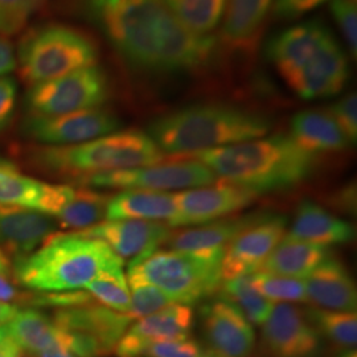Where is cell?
Wrapping results in <instances>:
<instances>
[{"label":"cell","mask_w":357,"mask_h":357,"mask_svg":"<svg viewBox=\"0 0 357 357\" xmlns=\"http://www.w3.org/2000/svg\"><path fill=\"white\" fill-rule=\"evenodd\" d=\"M17 100V84L11 76H0V132L13 119Z\"/></svg>","instance_id":"cell-41"},{"label":"cell","mask_w":357,"mask_h":357,"mask_svg":"<svg viewBox=\"0 0 357 357\" xmlns=\"http://www.w3.org/2000/svg\"><path fill=\"white\" fill-rule=\"evenodd\" d=\"M16 68V57L13 44L0 36V76H6Z\"/></svg>","instance_id":"cell-43"},{"label":"cell","mask_w":357,"mask_h":357,"mask_svg":"<svg viewBox=\"0 0 357 357\" xmlns=\"http://www.w3.org/2000/svg\"><path fill=\"white\" fill-rule=\"evenodd\" d=\"M327 0H302L298 8V17L305 15V13H310L315 8H318L321 4H324Z\"/></svg>","instance_id":"cell-48"},{"label":"cell","mask_w":357,"mask_h":357,"mask_svg":"<svg viewBox=\"0 0 357 357\" xmlns=\"http://www.w3.org/2000/svg\"><path fill=\"white\" fill-rule=\"evenodd\" d=\"M85 290L102 306L118 312L128 314L130 307V290L122 268L102 271L98 277L85 286Z\"/></svg>","instance_id":"cell-34"},{"label":"cell","mask_w":357,"mask_h":357,"mask_svg":"<svg viewBox=\"0 0 357 357\" xmlns=\"http://www.w3.org/2000/svg\"><path fill=\"white\" fill-rule=\"evenodd\" d=\"M287 220L268 213L224 248L222 281L258 271L286 234Z\"/></svg>","instance_id":"cell-14"},{"label":"cell","mask_w":357,"mask_h":357,"mask_svg":"<svg viewBox=\"0 0 357 357\" xmlns=\"http://www.w3.org/2000/svg\"><path fill=\"white\" fill-rule=\"evenodd\" d=\"M56 234L52 217L20 205L0 204V245L15 259L32 255Z\"/></svg>","instance_id":"cell-20"},{"label":"cell","mask_w":357,"mask_h":357,"mask_svg":"<svg viewBox=\"0 0 357 357\" xmlns=\"http://www.w3.org/2000/svg\"><path fill=\"white\" fill-rule=\"evenodd\" d=\"M130 307L128 314L132 319H142L171 305H176L165 291L141 277L128 273Z\"/></svg>","instance_id":"cell-36"},{"label":"cell","mask_w":357,"mask_h":357,"mask_svg":"<svg viewBox=\"0 0 357 357\" xmlns=\"http://www.w3.org/2000/svg\"><path fill=\"white\" fill-rule=\"evenodd\" d=\"M302 0H273V11L281 19H296Z\"/></svg>","instance_id":"cell-45"},{"label":"cell","mask_w":357,"mask_h":357,"mask_svg":"<svg viewBox=\"0 0 357 357\" xmlns=\"http://www.w3.org/2000/svg\"><path fill=\"white\" fill-rule=\"evenodd\" d=\"M17 312H19V307L16 305L0 302V326L8 324Z\"/></svg>","instance_id":"cell-47"},{"label":"cell","mask_w":357,"mask_h":357,"mask_svg":"<svg viewBox=\"0 0 357 357\" xmlns=\"http://www.w3.org/2000/svg\"><path fill=\"white\" fill-rule=\"evenodd\" d=\"M109 97L110 79L106 70L91 65L32 85L24 102L29 115L54 116L101 107Z\"/></svg>","instance_id":"cell-8"},{"label":"cell","mask_w":357,"mask_h":357,"mask_svg":"<svg viewBox=\"0 0 357 357\" xmlns=\"http://www.w3.org/2000/svg\"><path fill=\"white\" fill-rule=\"evenodd\" d=\"M121 121L113 112L96 107L54 116L28 115L23 134L45 146H72L93 141L118 131Z\"/></svg>","instance_id":"cell-10"},{"label":"cell","mask_w":357,"mask_h":357,"mask_svg":"<svg viewBox=\"0 0 357 357\" xmlns=\"http://www.w3.org/2000/svg\"><path fill=\"white\" fill-rule=\"evenodd\" d=\"M41 181L28 178L8 162L0 160V204L36 209Z\"/></svg>","instance_id":"cell-33"},{"label":"cell","mask_w":357,"mask_h":357,"mask_svg":"<svg viewBox=\"0 0 357 357\" xmlns=\"http://www.w3.org/2000/svg\"><path fill=\"white\" fill-rule=\"evenodd\" d=\"M262 347L268 357H320L323 337L305 311L278 303L262 324Z\"/></svg>","instance_id":"cell-11"},{"label":"cell","mask_w":357,"mask_h":357,"mask_svg":"<svg viewBox=\"0 0 357 357\" xmlns=\"http://www.w3.org/2000/svg\"><path fill=\"white\" fill-rule=\"evenodd\" d=\"M29 158L50 174L79 178L159 165L165 160V153L147 132L125 130L79 144L38 147Z\"/></svg>","instance_id":"cell-5"},{"label":"cell","mask_w":357,"mask_h":357,"mask_svg":"<svg viewBox=\"0 0 357 357\" xmlns=\"http://www.w3.org/2000/svg\"><path fill=\"white\" fill-rule=\"evenodd\" d=\"M224 248L156 250L131 261L128 273L153 283L178 305L192 306L216 293L222 283Z\"/></svg>","instance_id":"cell-6"},{"label":"cell","mask_w":357,"mask_h":357,"mask_svg":"<svg viewBox=\"0 0 357 357\" xmlns=\"http://www.w3.org/2000/svg\"><path fill=\"white\" fill-rule=\"evenodd\" d=\"M0 357H22V348L13 340L7 326H0Z\"/></svg>","instance_id":"cell-44"},{"label":"cell","mask_w":357,"mask_h":357,"mask_svg":"<svg viewBox=\"0 0 357 357\" xmlns=\"http://www.w3.org/2000/svg\"><path fill=\"white\" fill-rule=\"evenodd\" d=\"M193 310L187 305H171L128 327L114 348L116 357H142L155 343L191 337Z\"/></svg>","instance_id":"cell-17"},{"label":"cell","mask_w":357,"mask_h":357,"mask_svg":"<svg viewBox=\"0 0 357 357\" xmlns=\"http://www.w3.org/2000/svg\"><path fill=\"white\" fill-rule=\"evenodd\" d=\"M132 318L102 305H84L59 310L53 321L68 331L81 333L100 345L103 355L114 351Z\"/></svg>","instance_id":"cell-21"},{"label":"cell","mask_w":357,"mask_h":357,"mask_svg":"<svg viewBox=\"0 0 357 357\" xmlns=\"http://www.w3.org/2000/svg\"><path fill=\"white\" fill-rule=\"evenodd\" d=\"M305 312L321 337H327L333 344L344 349L355 348L357 343L356 312L331 311L318 307L306 310Z\"/></svg>","instance_id":"cell-32"},{"label":"cell","mask_w":357,"mask_h":357,"mask_svg":"<svg viewBox=\"0 0 357 357\" xmlns=\"http://www.w3.org/2000/svg\"><path fill=\"white\" fill-rule=\"evenodd\" d=\"M77 8L141 75H193L215 61L217 38L193 33L163 0H77Z\"/></svg>","instance_id":"cell-1"},{"label":"cell","mask_w":357,"mask_h":357,"mask_svg":"<svg viewBox=\"0 0 357 357\" xmlns=\"http://www.w3.org/2000/svg\"><path fill=\"white\" fill-rule=\"evenodd\" d=\"M167 8L193 33L206 35L216 28L227 0H163Z\"/></svg>","instance_id":"cell-31"},{"label":"cell","mask_w":357,"mask_h":357,"mask_svg":"<svg viewBox=\"0 0 357 357\" xmlns=\"http://www.w3.org/2000/svg\"><path fill=\"white\" fill-rule=\"evenodd\" d=\"M29 294L20 293L13 282L7 278V274H0V302L13 303L19 301H28Z\"/></svg>","instance_id":"cell-42"},{"label":"cell","mask_w":357,"mask_h":357,"mask_svg":"<svg viewBox=\"0 0 357 357\" xmlns=\"http://www.w3.org/2000/svg\"><path fill=\"white\" fill-rule=\"evenodd\" d=\"M15 57L20 76L32 86L97 65L100 48L75 26L45 24L26 32Z\"/></svg>","instance_id":"cell-7"},{"label":"cell","mask_w":357,"mask_h":357,"mask_svg":"<svg viewBox=\"0 0 357 357\" xmlns=\"http://www.w3.org/2000/svg\"><path fill=\"white\" fill-rule=\"evenodd\" d=\"M268 215L249 213L245 216L220 218L216 221L193 227L191 229L171 233L167 246L172 250H208L225 248L243 230L249 228Z\"/></svg>","instance_id":"cell-24"},{"label":"cell","mask_w":357,"mask_h":357,"mask_svg":"<svg viewBox=\"0 0 357 357\" xmlns=\"http://www.w3.org/2000/svg\"><path fill=\"white\" fill-rule=\"evenodd\" d=\"M250 282L255 290L268 301L280 303L307 302L306 284L302 278L286 277L268 271H255L250 274Z\"/></svg>","instance_id":"cell-35"},{"label":"cell","mask_w":357,"mask_h":357,"mask_svg":"<svg viewBox=\"0 0 357 357\" xmlns=\"http://www.w3.org/2000/svg\"><path fill=\"white\" fill-rule=\"evenodd\" d=\"M328 114L331 115L336 125L343 131L349 143L355 144L357 139V96L348 93L340 100L330 106Z\"/></svg>","instance_id":"cell-40"},{"label":"cell","mask_w":357,"mask_h":357,"mask_svg":"<svg viewBox=\"0 0 357 357\" xmlns=\"http://www.w3.org/2000/svg\"><path fill=\"white\" fill-rule=\"evenodd\" d=\"M8 271H10V262L0 249V274H8Z\"/></svg>","instance_id":"cell-49"},{"label":"cell","mask_w":357,"mask_h":357,"mask_svg":"<svg viewBox=\"0 0 357 357\" xmlns=\"http://www.w3.org/2000/svg\"><path fill=\"white\" fill-rule=\"evenodd\" d=\"M123 259L106 243L77 236L56 234L36 252L15 259L13 274L22 286L38 293H64L85 286Z\"/></svg>","instance_id":"cell-4"},{"label":"cell","mask_w":357,"mask_h":357,"mask_svg":"<svg viewBox=\"0 0 357 357\" xmlns=\"http://www.w3.org/2000/svg\"><path fill=\"white\" fill-rule=\"evenodd\" d=\"M60 327V326H59ZM63 330V340L60 342V344L53 347L50 351L47 352H43L36 357H77L70 349H69V345H68V337H66V332L64 328Z\"/></svg>","instance_id":"cell-46"},{"label":"cell","mask_w":357,"mask_h":357,"mask_svg":"<svg viewBox=\"0 0 357 357\" xmlns=\"http://www.w3.org/2000/svg\"><path fill=\"white\" fill-rule=\"evenodd\" d=\"M176 213L175 195L168 192L128 190L109 199L107 220H143L167 224Z\"/></svg>","instance_id":"cell-26"},{"label":"cell","mask_w":357,"mask_h":357,"mask_svg":"<svg viewBox=\"0 0 357 357\" xmlns=\"http://www.w3.org/2000/svg\"><path fill=\"white\" fill-rule=\"evenodd\" d=\"M109 196L88 188L65 184H41L36 211L54 217L66 229H86L106 217Z\"/></svg>","instance_id":"cell-15"},{"label":"cell","mask_w":357,"mask_h":357,"mask_svg":"<svg viewBox=\"0 0 357 357\" xmlns=\"http://www.w3.org/2000/svg\"><path fill=\"white\" fill-rule=\"evenodd\" d=\"M257 196L255 192L224 181L178 192L176 213L167 225L176 228L208 224L249 206Z\"/></svg>","instance_id":"cell-13"},{"label":"cell","mask_w":357,"mask_h":357,"mask_svg":"<svg viewBox=\"0 0 357 357\" xmlns=\"http://www.w3.org/2000/svg\"><path fill=\"white\" fill-rule=\"evenodd\" d=\"M41 4L43 0H0L1 33L11 35L17 32Z\"/></svg>","instance_id":"cell-37"},{"label":"cell","mask_w":357,"mask_h":357,"mask_svg":"<svg viewBox=\"0 0 357 357\" xmlns=\"http://www.w3.org/2000/svg\"><path fill=\"white\" fill-rule=\"evenodd\" d=\"M307 302L323 310L356 312L355 281L336 258H326L305 280Z\"/></svg>","instance_id":"cell-22"},{"label":"cell","mask_w":357,"mask_h":357,"mask_svg":"<svg viewBox=\"0 0 357 357\" xmlns=\"http://www.w3.org/2000/svg\"><path fill=\"white\" fill-rule=\"evenodd\" d=\"M331 35L330 28L319 19L307 20L275 33L268 40L265 54L286 81L308 63Z\"/></svg>","instance_id":"cell-19"},{"label":"cell","mask_w":357,"mask_h":357,"mask_svg":"<svg viewBox=\"0 0 357 357\" xmlns=\"http://www.w3.org/2000/svg\"><path fill=\"white\" fill-rule=\"evenodd\" d=\"M208 349L216 357H248L255 347L253 324L224 299L206 305L202 312Z\"/></svg>","instance_id":"cell-18"},{"label":"cell","mask_w":357,"mask_h":357,"mask_svg":"<svg viewBox=\"0 0 357 357\" xmlns=\"http://www.w3.org/2000/svg\"><path fill=\"white\" fill-rule=\"evenodd\" d=\"M84 187L94 190H142V191H185L212 185L216 175L200 162L185 159L167 165L137 167L77 178Z\"/></svg>","instance_id":"cell-9"},{"label":"cell","mask_w":357,"mask_h":357,"mask_svg":"<svg viewBox=\"0 0 357 357\" xmlns=\"http://www.w3.org/2000/svg\"><path fill=\"white\" fill-rule=\"evenodd\" d=\"M73 233L100 240L122 259L135 261L153 255L162 243H167L172 231L166 224L156 221L107 220Z\"/></svg>","instance_id":"cell-16"},{"label":"cell","mask_w":357,"mask_h":357,"mask_svg":"<svg viewBox=\"0 0 357 357\" xmlns=\"http://www.w3.org/2000/svg\"><path fill=\"white\" fill-rule=\"evenodd\" d=\"M220 299L237 307L250 324L262 326L273 311L274 302L258 293L250 282V275H243L222 281Z\"/></svg>","instance_id":"cell-30"},{"label":"cell","mask_w":357,"mask_h":357,"mask_svg":"<svg viewBox=\"0 0 357 357\" xmlns=\"http://www.w3.org/2000/svg\"><path fill=\"white\" fill-rule=\"evenodd\" d=\"M351 78V61L332 33L303 68L284 84L305 100H323L342 93Z\"/></svg>","instance_id":"cell-12"},{"label":"cell","mask_w":357,"mask_h":357,"mask_svg":"<svg viewBox=\"0 0 357 357\" xmlns=\"http://www.w3.org/2000/svg\"><path fill=\"white\" fill-rule=\"evenodd\" d=\"M349 1H352V3H356L357 0H349Z\"/></svg>","instance_id":"cell-52"},{"label":"cell","mask_w":357,"mask_h":357,"mask_svg":"<svg viewBox=\"0 0 357 357\" xmlns=\"http://www.w3.org/2000/svg\"><path fill=\"white\" fill-rule=\"evenodd\" d=\"M332 17L343 35L351 57L356 60L357 54V8L356 3L349 0H331Z\"/></svg>","instance_id":"cell-38"},{"label":"cell","mask_w":357,"mask_h":357,"mask_svg":"<svg viewBox=\"0 0 357 357\" xmlns=\"http://www.w3.org/2000/svg\"><path fill=\"white\" fill-rule=\"evenodd\" d=\"M328 257L327 248L284 234L259 270L305 280Z\"/></svg>","instance_id":"cell-28"},{"label":"cell","mask_w":357,"mask_h":357,"mask_svg":"<svg viewBox=\"0 0 357 357\" xmlns=\"http://www.w3.org/2000/svg\"><path fill=\"white\" fill-rule=\"evenodd\" d=\"M273 0H227L222 38L234 50H249L259 36Z\"/></svg>","instance_id":"cell-27"},{"label":"cell","mask_w":357,"mask_h":357,"mask_svg":"<svg viewBox=\"0 0 357 357\" xmlns=\"http://www.w3.org/2000/svg\"><path fill=\"white\" fill-rule=\"evenodd\" d=\"M142 357H216L209 349L192 340L191 337L180 340H168L150 345Z\"/></svg>","instance_id":"cell-39"},{"label":"cell","mask_w":357,"mask_h":357,"mask_svg":"<svg viewBox=\"0 0 357 357\" xmlns=\"http://www.w3.org/2000/svg\"><path fill=\"white\" fill-rule=\"evenodd\" d=\"M183 156L203 163L218 180L257 195L294 188L317 166V155L283 134Z\"/></svg>","instance_id":"cell-2"},{"label":"cell","mask_w":357,"mask_h":357,"mask_svg":"<svg viewBox=\"0 0 357 357\" xmlns=\"http://www.w3.org/2000/svg\"><path fill=\"white\" fill-rule=\"evenodd\" d=\"M287 234L296 240L327 248L354 241L356 230L352 224L306 200L298 206L291 229Z\"/></svg>","instance_id":"cell-23"},{"label":"cell","mask_w":357,"mask_h":357,"mask_svg":"<svg viewBox=\"0 0 357 357\" xmlns=\"http://www.w3.org/2000/svg\"><path fill=\"white\" fill-rule=\"evenodd\" d=\"M270 128L265 115L227 105H193L153 119L147 134L163 153L187 155L258 139Z\"/></svg>","instance_id":"cell-3"},{"label":"cell","mask_w":357,"mask_h":357,"mask_svg":"<svg viewBox=\"0 0 357 357\" xmlns=\"http://www.w3.org/2000/svg\"><path fill=\"white\" fill-rule=\"evenodd\" d=\"M290 131L293 141L307 153L314 155L339 153L351 146L327 112L303 110L296 113L291 118Z\"/></svg>","instance_id":"cell-25"},{"label":"cell","mask_w":357,"mask_h":357,"mask_svg":"<svg viewBox=\"0 0 357 357\" xmlns=\"http://www.w3.org/2000/svg\"><path fill=\"white\" fill-rule=\"evenodd\" d=\"M0 33H1V19H0Z\"/></svg>","instance_id":"cell-51"},{"label":"cell","mask_w":357,"mask_h":357,"mask_svg":"<svg viewBox=\"0 0 357 357\" xmlns=\"http://www.w3.org/2000/svg\"><path fill=\"white\" fill-rule=\"evenodd\" d=\"M6 326L22 351L32 356L50 351L63 340L61 327L38 310L19 311Z\"/></svg>","instance_id":"cell-29"},{"label":"cell","mask_w":357,"mask_h":357,"mask_svg":"<svg viewBox=\"0 0 357 357\" xmlns=\"http://www.w3.org/2000/svg\"><path fill=\"white\" fill-rule=\"evenodd\" d=\"M339 357H357L356 351L355 349H347Z\"/></svg>","instance_id":"cell-50"}]
</instances>
